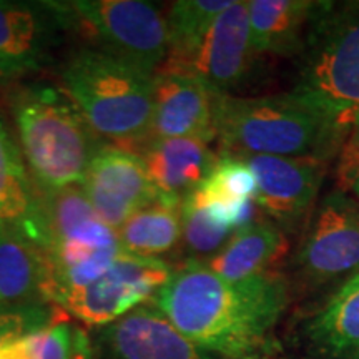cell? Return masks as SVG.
Listing matches in <instances>:
<instances>
[{
    "label": "cell",
    "mask_w": 359,
    "mask_h": 359,
    "mask_svg": "<svg viewBox=\"0 0 359 359\" xmlns=\"http://www.w3.org/2000/svg\"><path fill=\"white\" fill-rule=\"evenodd\" d=\"M336 190L349 193L359 180V120L349 128L336 160Z\"/></svg>",
    "instance_id": "obj_27"
},
{
    "label": "cell",
    "mask_w": 359,
    "mask_h": 359,
    "mask_svg": "<svg viewBox=\"0 0 359 359\" xmlns=\"http://www.w3.org/2000/svg\"><path fill=\"white\" fill-rule=\"evenodd\" d=\"M299 80L291 90L346 137L359 120V6L326 2L309 29Z\"/></svg>",
    "instance_id": "obj_5"
},
{
    "label": "cell",
    "mask_w": 359,
    "mask_h": 359,
    "mask_svg": "<svg viewBox=\"0 0 359 359\" xmlns=\"http://www.w3.org/2000/svg\"><path fill=\"white\" fill-rule=\"evenodd\" d=\"M47 230L50 269L48 302L57 293L83 288L110 269L125 253L114 228L103 223L82 185L39 193Z\"/></svg>",
    "instance_id": "obj_6"
},
{
    "label": "cell",
    "mask_w": 359,
    "mask_h": 359,
    "mask_svg": "<svg viewBox=\"0 0 359 359\" xmlns=\"http://www.w3.org/2000/svg\"><path fill=\"white\" fill-rule=\"evenodd\" d=\"M127 253L158 258L182 241V201L160 198L132 215L116 230Z\"/></svg>",
    "instance_id": "obj_23"
},
{
    "label": "cell",
    "mask_w": 359,
    "mask_h": 359,
    "mask_svg": "<svg viewBox=\"0 0 359 359\" xmlns=\"http://www.w3.org/2000/svg\"><path fill=\"white\" fill-rule=\"evenodd\" d=\"M62 92L109 145L138 155L150 142L151 74L103 50H80L62 72Z\"/></svg>",
    "instance_id": "obj_3"
},
{
    "label": "cell",
    "mask_w": 359,
    "mask_h": 359,
    "mask_svg": "<svg viewBox=\"0 0 359 359\" xmlns=\"http://www.w3.org/2000/svg\"><path fill=\"white\" fill-rule=\"evenodd\" d=\"M349 193H351L354 198H356V200L359 201V180H358L356 183H354V187L351 188V191H349Z\"/></svg>",
    "instance_id": "obj_30"
},
{
    "label": "cell",
    "mask_w": 359,
    "mask_h": 359,
    "mask_svg": "<svg viewBox=\"0 0 359 359\" xmlns=\"http://www.w3.org/2000/svg\"><path fill=\"white\" fill-rule=\"evenodd\" d=\"M103 339L114 359H218L180 333L151 302L107 326Z\"/></svg>",
    "instance_id": "obj_14"
},
{
    "label": "cell",
    "mask_w": 359,
    "mask_h": 359,
    "mask_svg": "<svg viewBox=\"0 0 359 359\" xmlns=\"http://www.w3.org/2000/svg\"><path fill=\"white\" fill-rule=\"evenodd\" d=\"M288 283L269 271L228 283L201 262H187L150 299L180 333L218 359H263L288 306Z\"/></svg>",
    "instance_id": "obj_1"
},
{
    "label": "cell",
    "mask_w": 359,
    "mask_h": 359,
    "mask_svg": "<svg viewBox=\"0 0 359 359\" xmlns=\"http://www.w3.org/2000/svg\"><path fill=\"white\" fill-rule=\"evenodd\" d=\"M19 148L39 193L82 185L102 147L62 90L35 85L13 98Z\"/></svg>",
    "instance_id": "obj_4"
},
{
    "label": "cell",
    "mask_w": 359,
    "mask_h": 359,
    "mask_svg": "<svg viewBox=\"0 0 359 359\" xmlns=\"http://www.w3.org/2000/svg\"><path fill=\"white\" fill-rule=\"evenodd\" d=\"M257 180L245 160L218 156L201 185L188 198L212 210L235 231L253 223Z\"/></svg>",
    "instance_id": "obj_21"
},
{
    "label": "cell",
    "mask_w": 359,
    "mask_h": 359,
    "mask_svg": "<svg viewBox=\"0 0 359 359\" xmlns=\"http://www.w3.org/2000/svg\"><path fill=\"white\" fill-rule=\"evenodd\" d=\"M326 2L248 0L250 42L253 55H294L304 50L306 27Z\"/></svg>",
    "instance_id": "obj_18"
},
{
    "label": "cell",
    "mask_w": 359,
    "mask_h": 359,
    "mask_svg": "<svg viewBox=\"0 0 359 359\" xmlns=\"http://www.w3.org/2000/svg\"><path fill=\"white\" fill-rule=\"evenodd\" d=\"M48 7L0 0V80L39 70L47 62L52 24L60 20L57 13L52 19L53 7L47 15Z\"/></svg>",
    "instance_id": "obj_15"
},
{
    "label": "cell",
    "mask_w": 359,
    "mask_h": 359,
    "mask_svg": "<svg viewBox=\"0 0 359 359\" xmlns=\"http://www.w3.org/2000/svg\"><path fill=\"white\" fill-rule=\"evenodd\" d=\"M215 142L219 156H309L338 154L344 137L294 93L268 97L215 95Z\"/></svg>",
    "instance_id": "obj_2"
},
{
    "label": "cell",
    "mask_w": 359,
    "mask_h": 359,
    "mask_svg": "<svg viewBox=\"0 0 359 359\" xmlns=\"http://www.w3.org/2000/svg\"><path fill=\"white\" fill-rule=\"evenodd\" d=\"M288 250V240L276 224L253 222L240 228L223 250L205 264L222 280L240 283L273 271V264Z\"/></svg>",
    "instance_id": "obj_19"
},
{
    "label": "cell",
    "mask_w": 359,
    "mask_h": 359,
    "mask_svg": "<svg viewBox=\"0 0 359 359\" xmlns=\"http://www.w3.org/2000/svg\"><path fill=\"white\" fill-rule=\"evenodd\" d=\"M82 190L102 222L115 231L160 198L142 156L109 143L98 148L90 161Z\"/></svg>",
    "instance_id": "obj_10"
},
{
    "label": "cell",
    "mask_w": 359,
    "mask_h": 359,
    "mask_svg": "<svg viewBox=\"0 0 359 359\" xmlns=\"http://www.w3.org/2000/svg\"><path fill=\"white\" fill-rule=\"evenodd\" d=\"M253 57L248 2L233 0L210 27L190 60L178 69L163 72L190 75L200 80L213 95H230L231 90L243 82Z\"/></svg>",
    "instance_id": "obj_11"
},
{
    "label": "cell",
    "mask_w": 359,
    "mask_h": 359,
    "mask_svg": "<svg viewBox=\"0 0 359 359\" xmlns=\"http://www.w3.org/2000/svg\"><path fill=\"white\" fill-rule=\"evenodd\" d=\"M35 333H29L0 348V359H39Z\"/></svg>",
    "instance_id": "obj_28"
},
{
    "label": "cell",
    "mask_w": 359,
    "mask_h": 359,
    "mask_svg": "<svg viewBox=\"0 0 359 359\" xmlns=\"http://www.w3.org/2000/svg\"><path fill=\"white\" fill-rule=\"evenodd\" d=\"M102 45L100 50L155 75L168 53L167 19L142 0H74L55 4Z\"/></svg>",
    "instance_id": "obj_7"
},
{
    "label": "cell",
    "mask_w": 359,
    "mask_h": 359,
    "mask_svg": "<svg viewBox=\"0 0 359 359\" xmlns=\"http://www.w3.org/2000/svg\"><path fill=\"white\" fill-rule=\"evenodd\" d=\"M309 344L331 359H359V271L343 283L306 326Z\"/></svg>",
    "instance_id": "obj_22"
},
{
    "label": "cell",
    "mask_w": 359,
    "mask_h": 359,
    "mask_svg": "<svg viewBox=\"0 0 359 359\" xmlns=\"http://www.w3.org/2000/svg\"><path fill=\"white\" fill-rule=\"evenodd\" d=\"M233 0H180L165 19L168 30V53L158 70L178 69L191 58L201 40Z\"/></svg>",
    "instance_id": "obj_24"
},
{
    "label": "cell",
    "mask_w": 359,
    "mask_h": 359,
    "mask_svg": "<svg viewBox=\"0 0 359 359\" xmlns=\"http://www.w3.org/2000/svg\"><path fill=\"white\" fill-rule=\"evenodd\" d=\"M224 219L212 210L195 201L183 198L182 201V241L190 253V262H201L213 258L235 235Z\"/></svg>",
    "instance_id": "obj_25"
},
{
    "label": "cell",
    "mask_w": 359,
    "mask_h": 359,
    "mask_svg": "<svg viewBox=\"0 0 359 359\" xmlns=\"http://www.w3.org/2000/svg\"><path fill=\"white\" fill-rule=\"evenodd\" d=\"M213 98V93L190 75L156 72L150 142L163 138L215 142Z\"/></svg>",
    "instance_id": "obj_13"
},
{
    "label": "cell",
    "mask_w": 359,
    "mask_h": 359,
    "mask_svg": "<svg viewBox=\"0 0 359 359\" xmlns=\"http://www.w3.org/2000/svg\"><path fill=\"white\" fill-rule=\"evenodd\" d=\"M138 155L158 196L175 201L195 191L218 160L210 143L200 138L151 140Z\"/></svg>",
    "instance_id": "obj_16"
},
{
    "label": "cell",
    "mask_w": 359,
    "mask_h": 359,
    "mask_svg": "<svg viewBox=\"0 0 359 359\" xmlns=\"http://www.w3.org/2000/svg\"><path fill=\"white\" fill-rule=\"evenodd\" d=\"M0 228L47 248L42 205L19 145L0 118Z\"/></svg>",
    "instance_id": "obj_17"
},
{
    "label": "cell",
    "mask_w": 359,
    "mask_h": 359,
    "mask_svg": "<svg viewBox=\"0 0 359 359\" xmlns=\"http://www.w3.org/2000/svg\"><path fill=\"white\" fill-rule=\"evenodd\" d=\"M48 291L45 251L19 233L0 228V306L45 304Z\"/></svg>",
    "instance_id": "obj_20"
},
{
    "label": "cell",
    "mask_w": 359,
    "mask_h": 359,
    "mask_svg": "<svg viewBox=\"0 0 359 359\" xmlns=\"http://www.w3.org/2000/svg\"><path fill=\"white\" fill-rule=\"evenodd\" d=\"M299 278L311 286L359 271V201L336 190L314 212L296 255Z\"/></svg>",
    "instance_id": "obj_9"
},
{
    "label": "cell",
    "mask_w": 359,
    "mask_h": 359,
    "mask_svg": "<svg viewBox=\"0 0 359 359\" xmlns=\"http://www.w3.org/2000/svg\"><path fill=\"white\" fill-rule=\"evenodd\" d=\"M55 318L57 314L45 304L0 306V348L20 336L42 330Z\"/></svg>",
    "instance_id": "obj_26"
},
{
    "label": "cell",
    "mask_w": 359,
    "mask_h": 359,
    "mask_svg": "<svg viewBox=\"0 0 359 359\" xmlns=\"http://www.w3.org/2000/svg\"><path fill=\"white\" fill-rule=\"evenodd\" d=\"M172 273L173 268L163 259L125 251L98 280L83 288L57 293L52 303L88 326H110L150 302Z\"/></svg>",
    "instance_id": "obj_8"
},
{
    "label": "cell",
    "mask_w": 359,
    "mask_h": 359,
    "mask_svg": "<svg viewBox=\"0 0 359 359\" xmlns=\"http://www.w3.org/2000/svg\"><path fill=\"white\" fill-rule=\"evenodd\" d=\"M241 160L248 163L257 180L255 205L259 210L285 224L306 217L320 191L326 160L269 155Z\"/></svg>",
    "instance_id": "obj_12"
},
{
    "label": "cell",
    "mask_w": 359,
    "mask_h": 359,
    "mask_svg": "<svg viewBox=\"0 0 359 359\" xmlns=\"http://www.w3.org/2000/svg\"><path fill=\"white\" fill-rule=\"evenodd\" d=\"M77 359H92V346H90V341L87 344H83V348L80 349Z\"/></svg>",
    "instance_id": "obj_29"
}]
</instances>
